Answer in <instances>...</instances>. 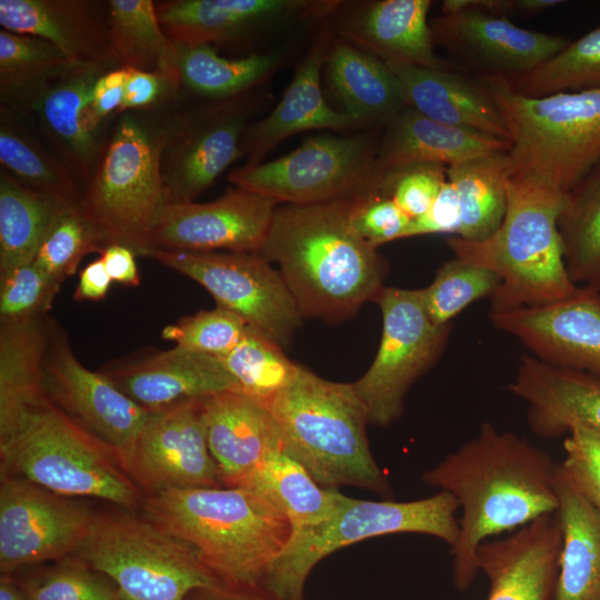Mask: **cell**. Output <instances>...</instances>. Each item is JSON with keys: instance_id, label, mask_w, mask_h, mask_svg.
I'll return each mask as SVG.
<instances>
[{"instance_id": "1", "label": "cell", "mask_w": 600, "mask_h": 600, "mask_svg": "<svg viewBox=\"0 0 600 600\" xmlns=\"http://www.w3.org/2000/svg\"><path fill=\"white\" fill-rule=\"evenodd\" d=\"M558 467L527 439L483 422L473 438L423 472L421 480L452 494L462 511L451 547L459 591L467 590L479 571L476 552L481 543L556 513Z\"/></svg>"}, {"instance_id": "2", "label": "cell", "mask_w": 600, "mask_h": 600, "mask_svg": "<svg viewBox=\"0 0 600 600\" xmlns=\"http://www.w3.org/2000/svg\"><path fill=\"white\" fill-rule=\"evenodd\" d=\"M353 200L274 209L258 253L278 263L303 318L341 321L384 287L387 261L353 230Z\"/></svg>"}, {"instance_id": "3", "label": "cell", "mask_w": 600, "mask_h": 600, "mask_svg": "<svg viewBox=\"0 0 600 600\" xmlns=\"http://www.w3.org/2000/svg\"><path fill=\"white\" fill-rule=\"evenodd\" d=\"M143 517L193 547L226 584L262 589L292 534L284 513L240 487L192 488L146 496Z\"/></svg>"}, {"instance_id": "4", "label": "cell", "mask_w": 600, "mask_h": 600, "mask_svg": "<svg viewBox=\"0 0 600 600\" xmlns=\"http://www.w3.org/2000/svg\"><path fill=\"white\" fill-rule=\"evenodd\" d=\"M564 193L527 176L508 184L504 218L482 241L447 238L456 258L487 268L500 278L490 312L560 302L580 293L569 278L558 230Z\"/></svg>"}, {"instance_id": "5", "label": "cell", "mask_w": 600, "mask_h": 600, "mask_svg": "<svg viewBox=\"0 0 600 600\" xmlns=\"http://www.w3.org/2000/svg\"><path fill=\"white\" fill-rule=\"evenodd\" d=\"M283 452L322 487L354 486L391 493L367 439V410L352 383L326 380L300 367L284 389L266 401Z\"/></svg>"}, {"instance_id": "6", "label": "cell", "mask_w": 600, "mask_h": 600, "mask_svg": "<svg viewBox=\"0 0 600 600\" xmlns=\"http://www.w3.org/2000/svg\"><path fill=\"white\" fill-rule=\"evenodd\" d=\"M0 477L34 483L68 498H96L122 510L142 507L143 493L118 452L49 400L29 410L0 441Z\"/></svg>"}, {"instance_id": "7", "label": "cell", "mask_w": 600, "mask_h": 600, "mask_svg": "<svg viewBox=\"0 0 600 600\" xmlns=\"http://www.w3.org/2000/svg\"><path fill=\"white\" fill-rule=\"evenodd\" d=\"M176 122L136 114L118 121L78 201L107 247L121 244L143 257L151 250L152 233L170 203L161 164Z\"/></svg>"}, {"instance_id": "8", "label": "cell", "mask_w": 600, "mask_h": 600, "mask_svg": "<svg viewBox=\"0 0 600 600\" xmlns=\"http://www.w3.org/2000/svg\"><path fill=\"white\" fill-rule=\"evenodd\" d=\"M479 77L510 133L511 177H532L566 194L600 162V90L527 97L503 77Z\"/></svg>"}, {"instance_id": "9", "label": "cell", "mask_w": 600, "mask_h": 600, "mask_svg": "<svg viewBox=\"0 0 600 600\" xmlns=\"http://www.w3.org/2000/svg\"><path fill=\"white\" fill-rule=\"evenodd\" d=\"M130 512L96 513L72 554L108 578L121 600H186L226 584L193 547Z\"/></svg>"}, {"instance_id": "10", "label": "cell", "mask_w": 600, "mask_h": 600, "mask_svg": "<svg viewBox=\"0 0 600 600\" xmlns=\"http://www.w3.org/2000/svg\"><path fill=\"white\" fill-rule=\"evenodd\" d=\"M458 508L456 498L446 491L407 502L344 496L328 519L291 536L262 589L276 600H302L306 580L319 561L342 547L372 537L422 533L439 538L451 548L459 536Z\"/></svg>"}, {"instance_id": "11", "label": "cell", "mask_w": 600, "mask_h": 600, "mask_svg": "<svg viewBox=\"0 0 600 600\" xmlns=\"http://www.w3.org/2000/svg\"><path fill=\"white\" fill-rule=\"evenodd\" d=\"M378 146L370 137L321 134L307 139L278 159L246 164L230 172V182L277 204H314L382 196Z\"/></svg>"}, {"instance_id": "12", "label": "cell", "mask_w": 600, "mask_h": 600, "mask_svg": "<svg viewBox=\"0 0 600 600\" xmlns=\"http://www.w3.org/2000/svg\"><path fill=\"white\" fill-rule=\"evenodd\" d=\"M376 301L382 313L379 349L352 384L369 423L384 427L401 417L408 390L442 354L451 324L436 326L430 320L420 289L383 287Z\"/></svg>"}, {"instance_id": "13", "label": "cell", "mask_w": 600, "mask_h": 600, "mask_svg": "<svg viewBox=\"0 0 600 600\" xmlns=\"http://www.w3.org/2000/svg\"><path fill=\"white\" fill-rule=\"evenodd\" d=\"M146 257L201 284L218 307L237 313L282 348L302 323L281 273L259 253L153 249Z\"/></svg>"}, {"instance_id": "14", "label": "cell", "mask_w": 600, "mask_h": 600, "mask_svg": "<svg viewBox=\"0 0 600 600\" xmlns=\"http://www.w3.org/2000/svg\"><path fill=\"white\" fill-rule=\"evenodd\" d=\"M204 399L152 411L120 461L143 496L224 487L208 446Z\"/></svg>"}, {"instance_id": "15", "label": "cell", "mask_w": 600, "mask_h": 600, "mask_svg": "<svg viewBox=\"0 0 600 600\" xmlns=\"http://www.w3.org/2000/svg\"><path fill=\"white\" fill-rule=\"evenodd\" d=\"M94 514L74 498L22 479L1 477V574L72 556L88 533Z\"/></svg>"}, {"instance_id": "16", "label": "cell", "mask_w": 600, "mask_h": 600, "mask_svg": "<svg viewBox=\"0 0 600 600\" xmlns=\"http://www.w3.org/2000/svg\"><path fill=\"white\" fill-rule=\"evenodd\" d=\"M42 382L47 399L57 409L119 456L132 444L152 413L120 391L100 370L84 367L73 353L64 330L51 318Z\"/></svg>"}, {"instance_id": "17", "label": "cell", "mask_w": 600, "mask_h": 600, "mask_svg": "<svg viewBox=\"0 0 600 600\" xmlns=\"http://www.w3.org/2000/svg\"><path fill=\"white\" fill-rule=\"evenodd\" d=\"M276 207L241 188L210 202H170L152 233L151 250L258 253Z\"/></svg>"}, {"instance_id": "18", "label": "cell", "mask_w": 600, "mask_h": 600, "mask_svg": "<svg viewBox=\"0 0 600 600\" xmlns=\"http://www.w3.org/2000/svg\"><path fill=\"white\" fill-rule=\"evenodd\" d=\"M430 28L434 43L460 63L478 70L479 76L524 74L570 41L566 37L518 27L507 17L481 10L441 13Z\"/></svg>"}, {"instance_id": "19", "label": "cell", "mask_w": 600, "mask_h": 600, "mask_svg": "<svg viewBox=\"0 0 600 600\" xmlns=\"http://www.w3.org/2000/svg\"><path fill=\"white\" fill-rule=\"evenodd\" d=\"M493 327L533 357L600 378V293L582 287L570 299L540 307L489 312Z\"/></svg>"}, {"instance_id": "20", "label": "cell", "mask_w": 600, "mask_h": 600, "mask_svg": "<svg viewBox=\"0 0 600 600\" xmlns=\"http://www.w3.org/2000/svg\"><path fill=\"white\" fill-rule=\"evenodd\" d=\"M100 371L149 411L226 391H240L218 358L178 346L113 361Z\"/></svg>"}, {"instance_id": "21", "label": "cell", "mask_w": 600, "mask_h": 600, "mask_svg": "<svg viewBox=\"0 0 600 600\" xmlns=\"http://www.w3.org/2000/svg\"><path fill=\"white\" fill-rule=\"evenodd\" d=\"M561 542L553 513L507 538L481 543L476 559L490 581L487 600H553Z\"/></svg>"}, {"instance_id": "22", "label": "cell", "mask_w": 600, "mask_h": 600, "mask_svg": "<svg viewBox=\"0 0 600 600\" xmlns=\"http://www.w3.org/2000/svg\"><path fill=\"white\" fill-rule=\"evenodd\" d=\"M334 2L306 0H171L156 4L166 36L178 47L228 42L294 17L323 13Z\"/></svg>"}, {"instance_id": "23", "label": "cell", "mask_w": 600, "mask_h": 600, "mask_svg": "<svg viewBox=\"0 0 600 600\" xmlns=\"http://www.w3.org/2000/svg\"><path fill=\"white\" fill-rule=\"evenodd\" d=\"M246 119V111L224 109L177 120L161 164L170 202L193 201L241 156Z\"/></svg>"}, {"instance_id": "24", "label": "cell", "mask_w": 600, "mask_h": 600, "mask_svg": "<svg viewBox=\"0 0 600 600\" xmlns=\"http://www.w3.org/2000/svg\"><path fill=\"white\" fill-rule=\"evenodd\" d=\"M203 403L209 450L226 487H243L269 457L283 451L264 401L226 391L204 398Z\"/></svg>"}, {"instance_id": "25", "label": "cell", "mask_w": 600, "mask_h": 600, "mask_svg": "<svg viewBox=\"0 0 600 600\" xmlns=\"http://www.w3.org/2000/svg\"><path fill=\"white\" fill-rule=\"evenodd\" d=\"M507 390L526 402L539 437L557 438L576 426L600 432V378L523 354Z\"/></svg>"}, {"instance_id": "26", "label": "cell", "mask_w": 600, "mask_h": 600, "mask_svg": "<svg viewBox=\"0 0 600 600\" xmlns=\"http://www.w3.org/2000/svg\"><path fill=\"white\" fill-rule=\"evenodd\" d=\"M396 74L406 106L444 124L510 142L507 124L480 77L384 61Z\"/></svg>"}, {"instance_id": "27", "label": "cell", "mask_w": 600, "mask_h": 600, "mask_svg": "<svg viewBox=\"0 0 600 600\" xmlns=\"http://www.w3.org/2000/svg\"><path fill=\"white\" fill-rule=\"evenodd\" d=\"M4 30L49 41L81 63H117L110 42L108 11L78 0H0Z\"/></svg>"}, {"instance_id": "28", "label": "cell", "mask_w": 600, "mask_h": 600, "mask_svg": "<svg viewBox=\"0 0 600 600\" xmlns=\"http://www.w3.org/2000/svg\"><path fill=\"white\" fill-rule=\"evenodd\" d=\"M328 52L324 42L318 43L303 59L273 110L244 130L241 148L248 156L246 164L259 163L277 144L296 133L361 126L343 111L332 109L323 98L320 79Z\"/></svg>"}, {"instance_id": "29", "label": "cell", "mask_w": 600, "mask_h": 600, "mask_svg": "<svg viewBox=\"0 0 600 600\" xmlns=\"http://www.w3.org/2000/svg\"><path fill=\"white\" fill-rule=\"evenodd\" d=\"M112 66L78 63L51 79L26 109L34 112L74 168L84 172L99 146L101 120L92 107L97 80Z\"/></svg>"}, {"instance_id": "30", "label": "cell", "mask_w": 600, "mask_h": 600, "mask_svg": "<svg viewBox=\"0 0 600 600\" xmlns=\"http://www.w3.org/2000/svg\"><path fill=\"white\" fill-rule=\"evenodd\" d=\"M384 129L377 152V167L382 173L422 163L450 167L510 149L509 141L434 121L409 107Z\"/></svg>"}, {"instance_id": "31", "label": "cell", "mask_w": 600, "mask_h": 600, "mask_svg": "<svg viewBox=\"0 0 600 600\" xmlns=\"http://www.w3.org/2000/svg\"><path fill=\"white\" fill-rule=\"evenodd\" d=\"M430 7V0L371 1L354 13L346 33L383 61L461 71L434 53Z\"/></svg>"}, {"instance_id": "32", "label": "cell", "mask_w": 600, "mask_h": 600, "mask_svg": "<svg viewBox=\"0 0 600 600\" xmlns=\"http://www.w3.org/2000/svg\"><path fill=\"white\" fill-rule=\"evenodd\" d=\"M556 490L562 542L553 600H600V510L570 484L560 467Z\"/></svg>"}, {"instance_id": "33", "label": "cell", "mask_w": 600, "mask_h": 600, "mask_svg": "<svg viewBox=\"0 0 600 600\" xmlns=\"http://www.w3.org/2000/svg\"><path fill=\"white\" fill-rule=\"evenodd\" d=\"M49 317L0 323V441L21 418L47 401L43 361Z\"/></svg>"}, {"instance_id": "34", "label": "cell", "mask_w": 600, "mask_h": 600, "mask_svg": "<svg viewBox=\"0 0 600 600\" xmlns=\"http://www.w3.org/2000/svg\"><path fill=\"white\" fill-rule=\"evenodd\" d=\"M327 72L343 112L361 126H386L407 107L399 80L388 64L348 42H338L329 50Z\"/></svg>"}, {"instance_id": "35", "label": "cell", "mask_w": 600, "mask_h": 600, "mask_svg": "<svg viewBox=\"0 0 600 600\" xmlns=\"http://www.w3.org/2000/svg\"><path fill=\"white\" fill-rule=\"evenodd\" d=\"M77 201L32 189L1 171L0 277L33 262L54 222Z\"/></svg>"}, {"instance_id": "36", "label": "cell", "mask_w": 600, "mask_h": 600, "mask_svg": "<svg viewBox=\"0 0 600 600\" xmlns=\"http://www.w3.org/2000/svg\"><path fill=\"white\" fill-rule=\"evenodd\" d=\"M460 211L458 237L482 241L500 227L507 210L511 178L508 151L483 154L447 167Z\"/></svg>"}, {"instance_id": "37", "label": "cell", "mask_w": 600, "mask_h": 600, "mask_svg": "<svg viewBox=\"0 0 600 600\" xmlns=\"http://www.w3.org/2000/svg\"><path fill=\"white\" fill-rule=\"evenodd\" d=\"M110 42L121 68L161 73L180 83L179 49L164 33L151 0L108 1Z\"/></svg>"}, {"instance_id": "38", "label": "cell", "mask_w": 600, "mask_h": 600, "mask_svg": "<svg viewBox=\"0 0 600 600\" xmlns=\"http://www.w3.org/2000/svg\"><path fill=\"white\" fill-rule=\"evenodd\" d=\"M241 488L260 493L280 509L291 523L292 534L328 519L344 498L337 489L320 486L283 451L269 457Z\"/></svg>"}, {"instance_id": "39", "label": "cell", "mask_w": 600, "mask_h": 600, "mask_svg": "<svg viewBox=\"0 0 600 600\" xmlns=\"http://www.w3.org/2000/svg\"><path fill=\"white\" fill-rule=\"evenodd\" d=\"M558 230L570 280L600 293V162L564 194Z\"/></svg>"}, {"instance_id": "40", "label": "cell", "mask_w": 600, "mask_h": 600, "mask_svg": "<svg viewBox=\"0 0 600 600\" xmlns=\"http://www.w3.org/2000/svg\"><path fill=\"white\" fill-rule=\"evenodd\" d=\"M78 62L47 40L0 31V92L2 101L26 109L54 77Z\"/></svg>"}, {"instance_id": "41", "label": "cell", "mask_w": 600, "mask_h": 600, "mask_svg": "<svg viewBox=\"0 0 600 600\" xmlns=\"http://www.w3.org/2000/svg\"><path fill=\"white\" fill-rule=\"evenodd\" d=\"M180 82L211 98H229L263 80L278 64L276 53L224 58L209 44L178 47Z\"/></svg>"}, {"instance_id": "42", "label": "cell", "mask_w": 600, "mask_h": 600, "mask_svg": "<svg viewBox=\"0 0 600 600\" xmlns=\"http://www.w3.org/2000/svg\"><path fill=\"white\" fill-rule=\"evenodd\" d=\"M504 80L514 92L527 97L600 90V26L570 40L536 69Z\"/></svg>"}, {"instance_id": "43", "label": "cell", "mask_w": 600, "mask_h": 600, "mask_svg": "<svg viewBox=\"0 0 600 600\" xmlns=\"http://www.w3.org/2000/svg\"><path fill=\"white\" fill-rule=\"evenodd\" d=\"M219 360L241 392L264 402L290 384L301 367L281 346L250 326L238 346Z\"/></svg>"}, {"instance_id": "44", "label": "cell", "mask_w": 600, "mask_h": 600, "mask_svg": "<svg viewBox=\"0 0 600 600\" xmlns=\"http://www.w3.org/2000/svg\"><path fill=\"white\" fill-rule=\"evenodd\" d=\"M500 282L491 270L454 258L444 262L433 281L420 291L430 320L447 326L472 302L491 298Z\"/></svg>"}, {"instance_id": "45", "label": "cell", "mask_w": 600, "mask_h": 600, "mask_svg": "<svg viewBox=\"0 0 600 600\" xmlns=\"http://www.w3.org/2000/svg\"><path fill=\"white\" fill-rule=\"evenodd\" d=\"M0 162L23 184L69 200H79L69 170L3 119L0 127Z\"/></svg>"}, {"instance_id": "46", "label": "cell", "mask_w": 600, "mask_h": 600, "mask_svg": "<svg viewBox=\"0 0 600 600\" xmlns=\"http://www.w3.org/2000/svg\"><path fill=\"white\" fill-rule=\"evenodd\" d=\"M78 201L58 218L33 260L38 268L60 283L77 272L87 254L102 253L107 248Z\"/></svg>"}, {"instance_id": "47", "label": "cell", "mask_w": 600, "mask_h": 600, "mask_svg": "<svg viewBox=\"0 0 600 600\" xmlns=\"http://www.w3.org/2000/svg\"><path fill=\"white\" fill-rule=\"evenodd\" d=\"M104 578L69 556L17 579L30 600H121Z\"/></svg>"}, {"instance_id": "48", "label": "cell", "mask_w": 600, "mask_h": 600, "mask_svg": "<svg viewBox=\"0 0 600 600\" xmlns=\"http://www.w3.org/2000/svg\"><path fill=\"white\" fill-rule=\"evenodd\" d=\"M247 322L237 313L218 307L187 316L164 327L161 337L199 353L222 358L231 352L247 330Z\"/></svg>"}, {"instance_id": "49", "label": "cell", "mask_w": 600, "mask_h": 600, "mask_svg": "<svg viewBox=\"0 0 600 600\" xmlns=\"http://www.w3.org/2000/svg\"><path fill=\"white\" fill-rule=\"evenodd\" d=\"M60 287L33 262L0 277V323L46 317Z\"/></svg>"}, {"instance_id": "50", "label": "cell", "mask_w": 600, "mask_h": 600, "mask_svg": "<svg viewBox=\"0 0 600 600\" xmlns=\"http://www.w3.org/2000/svg\"><path fill=\"white\" fill-rule=\"evenodd\" d=\"M447 181L446 166H409L383 173L382 194L414 219L429 210Z\"/></svg>"}, {"instance_id": "51", "label": "cell", "mask_w": 600, "mask_h": 600, "mask_svg": "<svg viewBox=\"0 0 600 600\" xmlns=\"http://www.w3.org/2000/svg\"><path fill=\"white\" fill-rule=\"evenodd\" d=\"M567 434L560 470L570 484L600 510V432L576 426Z\"/></svg>"}, {"instance_id": "52", "label": "cell", "mask_w": 600, "mask_h": 600, "mask_svg": "<svg viewBox=\"0 0 600 600\" xmlns=\"http://www.w3.org/2000/svg\"><path fill=\"white\" fill-rule=\"evenodd\" d=\"M411 218L389 197L373 194L354 199L350 222L357 234L371 247L401 239Z\"/></svg>"}, {"instance_id": "53", "label": "cell", "mask_w": 600, "mask_h": 600, "mask_svg": "<svg viewBox=\"0 0 600 600\" xmlns=\"http://www.w3.org/2000/svg\"><path fill=\"white\" fill-rule=\"evenodd\" d=\"M460 229L459 202L453 186L447 181L429 210L411 219L402 238L431 233L458 236Z\"/></svg>"}, {"instance_id": "54", "label": "cell", "mask_w": 600, "mask_h": 600, "mask_svg": "<svg viewBox=\"0 0 600 600\" xmlns=\"http://www.w3.org/2000/svg\"><path fill=\"white\" fill-rule=\"evenodd\" d=\"M179 83L158 73L128 68L122 103L119 111L148 107L158 101L170 88Z\"/></svg>"}, {"instance_id": "55", "label": "cell", "mask_w": 600, "mask_h": 600, "mask_svg": "<svg viewBox=\"0 0 600 600\" xmlns=\"http://www.w3.org/2000/svg\"><path fill=\"white\" fill-rule=\"evenodd\" d=\"M128 68H116L103 73L96 82L92 92V107L102 121L122 103Z\"/></svg>"}, {"instance_id": "56", "label": "cell", "mask_w": 600, "mask_h": 600, "mask_svg": "<svg viewBox=\"0 0 600 600\" xmlns=\"http://www.w3.org/2000/svg\"><path fill=\"white\" fill-rule=\"evenodd\" d=\"M134 256L128 247L110 244L102 251L100 259L113 282L137 287L141 278Z\"/></svg>"}, {"instance_id": "57", "label": "cell", "mask_w": 600, "mask_h": 600, "mask_svg": "<svg viewBox=\"0 0 600 600\" xmlns=\"http://www.w3.org/2000/svg\"><path fill=\"white\" fill-rule=\"evenodd\" d=\"M112 280L109 277L102 260L96 259L86 266L79 276V282L73 293L76 301L103 300L109 291Z\"/></svg>"}, {"instance_id": "58", "label": "cell", "mask_w": 600, "mask_h": 600, "mask_svg": "<svg viewBox=\"0 0 600 600\" xmlns=\"http://www.w3.org/2000/svg\"><path fill=\"white\" fill-rule=\"evenodd\" d=\"M186 600H276L263 589L237 588L228 584L200 588L192 591Z\"/></svg>"}, {"instance_id": "59", "label": "cell", "mask_w": 600, "mask_h": 600, "mask_svg": "<svg viewBox=\"0 0 600 600\" xmlns=\"http://www.w3.org/2000/svg\"><path fill=\"white\" fill-rule=\"evenodd\" d=\"M566 1L561 0H511V13L533 16L558 7Z\"/></svg>"}, {"instance_id": "60", "label": "cell", "mask_w": 600, "mask_h": 600, "mask_svg": "<svg viewBox=\"0 0 600 600\" xmlns=\"http://www.w3.org/2000/svg\"><path fill=\"white\" fill-rule=\"evenodd\" d=\"M0 600H30V598L12 573H2L0 578Z\"/></svg>"}]
</instances>
